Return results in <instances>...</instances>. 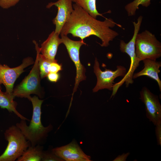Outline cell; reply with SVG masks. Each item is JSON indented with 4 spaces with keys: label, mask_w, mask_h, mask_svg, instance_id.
I'll return each mask as SVG.
<instances>
[{
    "label": "cell",
    "mask_w": 161,
    "mask_h": 161,
    "mask_svg": "<svg viewBox=\"0 0 161 161\" xmlns=\"http://www.w3.org/2000/svg\"><path fill=\"white\" fill-rule=\"evenodd\" d=\"M73 11L63 27L61 35L71 34L73 36L83 39L92 35L96 36L101 41L102 47H107L109 42L118 35V33L112 29L116 25L122 26L111 18H105L103 21L97 20L76 4L73 5Z\"/></svg>",
    "instance_id": "1"
},
{
    "label": "cell",
    "mask_w": 161,
    "mask_h": 161,
    "mask_svg": "<svg viewBox=\"0 0 161 161\" xmlns=\"http://www.w3.org/2000/svg\"><path fill=\"white\" fill-rule=\"evenodd\" d=\"M28 99L30 101L33 107V113L30 124L27 126L25 120H21L16 126L20 129L32 146L42 144L45 141L48 134L52 129L51 124L44 127L41 121V106L43 100L38 96H30Z\"/></svg>",
    "instance_id": "2"
},
{
    "label": "cell",
    "mask_w": 161,
    "mask_h": 161,
    "mask_svg": "<svg viewBox=\"0 0 161 161\" xmlns=\"http://www.w3.org/2000/svg\"><path fill=\"white\" fill-rule=\"evenodd\" d=\"M142 16L139 17L137 22H133L134 26V34L132 38L127 43L121 40L120 49L122 52L127 53L130 58V64L129 70L123 78L119 82L115 83L112 87V95H115L119 88L125 82L126 86L133 83V76L134 72L139 65L140 61L137 58L135 53V43L137 34L140 30L143 20Z\"/></svg>",
    "instance_id": "3"
},
{
    "label": "cell",
    "mask_w": 161,
    "mask_h": 161,
    "mask_svg": "<svg viewBox=\"0 0 161 161\" xmlns=\"http://www.w3.org/2000/svg\"><path fill=\"white\" fill-rule=\"evenodd\" d=\"M4 134L8 143L4 151L0 156V161H14L22 155L30 146V143L16 126L9 127Z\"/></svg>",
    "instance_id": "4"
},
{
    "label": "cell",
    "mask_w": 161,
    "mask_h": 161,
    "mask_svg": "<svg viewBox=\"0 0 161 161\" xmlns=\"http://www.w3.org/2000/svg\"><path fill=\"white\" fill-rule=\"evenodd\" d=\"M36 56L32 68L29 74L13 89V95L15 97L27 98L32 94H35L40 97L42 96L40 85V75L38 67V55L40 53V47L35 41Z\"/></svg>",
    "instance_id": "5"
},
{
    "label": "cell",
    "mask_w": 161,
    "mask_h": 161,
    "mask_svg": "<svg viewBox=\"0 0 161 161\" xmlns=\"http://www.w3.org/2000/svg\"><path fill=\"white\" fill-rule=\"evenodd\" d=\"M135 53L140 61L149 59L156 60L161 56V43L155 35L145 30L136 36Z\"/></svg>",
    "instance_id": "6"
},
{
    "label": "cell",
    "mask_w": 161,
    "mask_h": 161,
    "mask_svg": "<svg viewBox=\"0 0 161 161\" xmlns=\"http://www.w3.org/2000/svg\"><path fill=\"white\" fill-rule=\"evenodd\" d=\"M116 67V69L114 71L106 68L105 70L102 71L100 68L97 58H95L94 72L97 78V82L93 89V92H96L104 89L112 91L113 86L115 83L114 79L118 77H123L127 72L124 66H117Z\"/></svg>",
    "instance_id": "7"
},
{
    "label": "cell",
    "mask_w": 161,
    "mask_h": 161,
    "mask_svg": "<svg viewBox=\"0 0 161 161\" xmlns=\"http://www.w3.org/2000/svg\"><path fill=\"white\" fill-rule=\"evenodd\" d=\"M62 43L65 46L71 59L74 63L76 69L75 83L73 94L76 91L79 83L86 79V69L80 60L79 50L81 47L86 44L83 40L75 41L70 39L67 35H61Z\"/></svg>",
    "instance_id": "8"
},
{
    "label": "cell",
    "mask_w": 161,
    "mask_h": 161,
    "mask_svg": "<svg viewBox=\"0 0 161 161\" xmlns=\"http://www.w3.org/2000/svg\"><path fill=\"white\" fill-rule=\"evenodd\" d=\"M34 63L33 58L28 57L24 59L20 65L14 68L0 63V85L3 84L6 92L13 94L14 85L17 78L24 71V69Z\"/></svg>",
    "instance_id": "9"
},
{
    "label": "cell",
    "mask_w": 161,
    "mask_h": 161,
    "mask_svg": "<svg viewBox=\"0 0 161 161\" xmlns=\"http://www.w3.org/2000/svg\"><path fill=\"white\" fill-rule=\"evenodd\" d=\"M140 96L145 106L146 117L155 126L161 123V105L158 96L145 86L140 92Z\"/></svg>",
    "instance_id": "10"
},
{
    "label": "cell",
    "mask_w": 161,
    "mask_h": 161,
    "mask_svg": "<svg viewBox=\"0 0 161 161\" xmlns=\"http://www.w3.org/2000/svg\"><path fill=\"white\" fill-rule=\"evenodd\" d=\"M57 156L66 161H90V156L86 154L75 141L65 145L52 149Z\"/></svg>",
    "instance_id": "11"
},
{
    "label": "cell",
    "mask_w": 161,
    "mask_h": 161,
    "mask_svg": "<svg viewBox=\"0 0 161 161\" xmlns=\"http://www.w3.org/2000/svg\"><path fill=\"white\" fill-rule=\"evenodd\" d=\"M72 0H58L55 2H50L47 5V8L55 6L57 7L58 12L52 21L55 26V31L60 34L61 30L71 14L73 10Z\"/></svg>",
    "instance_id": "12"
},
{
    "label": "cell",
    "mask_w": 161,
    "mask_h": 161,
    "mask_svg": "<svg viewBox=\"0 0 161 161\" xmlns=\"http://www.w3.org/2000/svg\"><path fill=\"white\" fill-rule=\"evenodd\" d=\"M59 34L52 31L49 35L47 39L41 44L40 47L41 54L46 58L55 61L59 45L62 43L61 38Z\"/></svg>",
    "instance_id": "13"
},
{
    "label": "cell",
    "mask_w": 161,
    "mask_h": 161,
    "mask_svg": "<svg viewBox=\"0 0 161 161\" xmlns=\"http://www.w3.org/2000/svg\"><path fill=\"white\" fill-rule=\"evenodd\" d=\"M143 61L144 64L143 69L140 71L134 74L133 79L143 76L148 77L157 82L161 91V81L158 74L160 72L159 69L161 66V62L149 59H146Z\"/></svg>",
    "instance_id": "14"
},
{
    "label": "cell",
    "mask_w": 161,
    "mask_h": 161,
    "mask_svg": "<svg viewBox=\"0 0 161 161\" xmlns=\"http://www.w3.org/2000/svg\"><path fill=\"white\" fill-rule=\"evenodd\" d=\"M15 97L13 94H10L1 90L0 85V107L2 109H6L9 112H13L21 120H29L20 114L16 110L17 103L14 100Z\"/></svg>",
    "instance_id": "15"
},
{
    "label": "cell",
    "mask_w": 161,
    "mask_h": 161,
    "mask_svg": "<svg viewBox=\"0 0 161 161\" xmlns=\"http://www.w3.org/2000/svg\"><path fill=\"white\" fill-rule=\"evenodd\" d=\"M43 147L40 145L34 147L30 146L16 161H41L43 151Z\"/></svg>",
    "instance_id": "16"
},
{
    "label": "cell",
    "mask_w": 161,
    "mask_h": 161,
    "mask_svg": "<svg viewBox=\"0 0 161 161\" xmlns=\"http://www.w3.org/2000/svg\"><path fill=\"white\" fill-rule=\"evenodd\" d=\"M96 0H72V2L81 7L93 18H96L98 16L104 17L97 10Z\"/></svg>",
    "instance_id": "17"
},
{
    "label": "cell",
    "mask_w": 161,
    "mask_h": 161,
    "mask_svg": "<svg viewBox=\"0 0 161 161\" xmlns=\"http://www.w3.org/2000/svg\"><path fill=\"white\" fill-rule=\"evenodd\" d=\"M151 0H134L128 4L125 8L129 16L135 15L137 10L139 8V7L141 5L142 6L147 7L151 4Z\"/></svg>",
    "instance_id": "18"
},
{
    "label": "cell",
    "mask_w": 161,
    "mask_h": 161,
    "mask_svg": "<svg viewBox=\"0 0 161 161\" xmlns=\"http://www.w3.org/2000/svg\"><path fill=\"white\" fill-rule=\"evenodd\" d=\"M57 61V60L55 61L50 60L40 53L39 54L38 65L41 78H43L47 76L49 73V67L51 63Z\"/></svg>",
    "instance_id": "19"
},
{
    "label": "cell",
    "mask_w": 161,
    "mask_h": 161,
    "mask_svg": "<svg viewBox=\"0 0 161 161\" xmlns=\"http://www.w3.org/2000/svg\"><path fill=\"white\" fill-rule=\"evenodd\" d=\"M43 161H63V159L57 156L51 151H43L41 160Z\"/></svg>",
    "instance_id": "20"
},
{
    "label": "cell",
    "mask_w": 161,
    "mask_h": 161,
    "mask_svg": "<svg viewBox=\"0 0 161 161\" xmlns=\"http://www.w3.org/2000/svg\"><path fill=\"white\" fill-rule=\"evenodd\" d=\"M20 0H0V7L4 9H8L15 6Z\"/></svg>",
    "instance_id": "21"
},
{
    "label": "cell",
    "mask_w": 161,
    "mask_h": 161,
    "mask_svg": "<svg viewBox=\"0 0 161 161\" xmlns=\"http://www.w3.org/2000/svg\"><path fill=\"white\" fill-rule=\"evenodd\" d=\"M62 66L57 63V61L52 62L49 67V72L57 73L62 70Z\"/></svg>",
    "instance_id": "22"
},
{
    "label": "cell",
    "mask_w": 161,
    "mask_h": 161,
    "mask_svg": "<svg viewBox=\"0 0 161 161\" xmlns=\"http://www.w3.org/2000/svg\"><path fill=\"white\" fill-rule=\"evenodd\" d=\"M155 129V133L156 136L157 144L161 145V123L157 124Z\"/></svg>",
    "instance_id": "23"
},
{
    "label": "cell",
    "mask_w": 161,
    "mask_h": 161,
    "mask_svg": "<svg viewBox=\"0 0 161 161\" xmlns=\"http://www.w3.org/2000/svg\"><path fill=\"white\" fill-rule=\"evenodd\" d=\"M48 80L52 82H56L59 78V75L57 73L49 72L47 76Z\"/></svg>",
    "instance_id": "24"
},
{
    "label": "cell",
    "mask_w": 161,
    "mask_h": 161,
    "mask_svg": "<svg viewBox=\"0 0 161 161\" xmlns=\"http://www.w3.org/2000/svg\"><path fill=\"white\" fill-rule=\"evenodd\" d=\"M129 155V153L123 154L121 155H119L113 161H126V159Z\"/></svg>",
    "instance_id": "25"
}]
</instances>
